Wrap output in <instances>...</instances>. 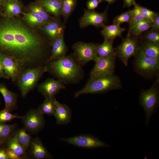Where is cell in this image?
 Wrapping results in <instances>:
<instances>
[{
  "instance_id": "obj_40",
  "label": "cell",
  "mask_w": 159,
  "mask_h": 159,
  "mask_svg": "<svg viewBox=\"0 0 159 159\" xmlns=\"http://www.w3.org/2000/svg\"><path fill=\"white\" fill-rule=\"evenodd\" d=\"M6 151L9 159H20L21 158L14 151L11 149L7 148L6 149Z\"/></svg>"
},
{
  "instance_id": "obj_1",
  "label": "cell",
  "mask_w": 159,
  "mask_h": 159,
  "mask_svg": "<svg viewBox=\"0 0 159 159\" xmlns=\"http://www.w3.org/2000/svg\"><path fill=\"white\" fill-rule=\"evenodd\" d=\"M44 45L43 40L20 21L6 19L0 22V53L26 64L42 57Z\"/></svg>"
},
{
  "instance_id": "obj_23",
  "label": "cell",
  "mask_w": 159,
  "mask_h": 159,
  "mask_svg": "<svg viewBox=\"0 0 159 159\" xmlns=\"http://www.w3.org/2000/svg\"><path fill=\"white\" fill-rule=\"evenodd\" d=\"M113 41L104 39L101 44H98L97 52L98 57H116L115 48L113 46Z\"/></svg>"
},
{
  "instance_id": "obj_41",
  "label": "cell",
  "mask_w": 159,
  "mask_h": 159,
  "mask_svg": "<svg viewBox=\"0 0 159 159\" xmlns=\"http://www.w3.org/2000/svg\"><path fill=\"white\" fill-rule=\"evenodd\" d=\"M136 3L135 0H123V7H129Z\"/></svg>"
},
{
  "instance_id": "obj_39",
  "label": "cell",
  "mask_w": 159,
  "mask_h": 159,
  "mask_svg": "<svg viewBox=\"0 0 159 159\" xmlns=\"http://www.w3.org/2000/svg\"><path fill=\"white\" fill-rule=\"evenodd\" d=\"M151 28L156 31H159V14L158 13H155Z\"/></svg>"
},
{
  "instance_id": "obj_44",
  "label": "cell",
  "mask_w": 159,
  "mask_h": 159,
  "mask_svg": "<svg viewBox=\"0 0 159 159\" xmlns=\"http://www.w3.org/2000/svg\"><path fill=\"white\" fill-rule=\"evenodd\" d=\"M102 1H107L109 4H113L114 2H115L116 1V0H101Z\"/></svg>"
},
{
  "instance_id": "obj_20",
  "label": "cell",
  "mask_w": 159,
  "mask_h": 159,
  "mask_svg": "<svg viewBox=\"0 0 159 159\" xmlns=\"http://www.w3.org/2000/svg\"><path fill=\"white\" fill-rule=\"evenodd\" d=\"M64 26L56 21L47 22L44 25L43 29L47 35L54 40L58 37L64 35Z\"/></svg>"
},
{
  "instance_id": "obj_10",
  "label": "cell",
  "mask_w": 159,
  "mask_h": 159,
  "mask_svg": "<svg viewBox=\"0 0 159 159\" xmlns=\"http://www.w3.org/2000/svg\"><path fill=\"white\" fill-rule=\"evenodd\" d=\"M108 5L103 12L99 13L94 10L85 9L83 15L79 20L80 27L83 28L90 25H92L96 28L102 27L108 22L107 10Z\"/></svg>"
},
{
  "instance_id": "obj_8",
  "label": "cell",
  "mask_w": 159,
  "mask_h": 159,
  "mask_svg": "<svg viewBox=\"0 0 159 159\" xmlns=\"http://www.w3.org/2000/svg\"><path fill=\"white\" fill-rule=\"evenodd\" d=\"M98 44L78 42L73 45L74 57L81 66L90 61L96 60L98 57L97 49Z\"/></svg>"
},
{
  "instance_id": "obj_29",
  "label": "cell",
  "mask_w": 159,
  "mask_h": 159,
  "mask_svg": "<svg viewBox=\"0 0 159 159\" xmlns=\"http://www.w3.org/2000/svg\"><path fill=\"white\" fill-rule=\"evenodd\" d=\"M17 139L24 149L26 150L29 148L31 138L27 132L26 129L21 128L15 132Z\"/></svg>"
},
{
  "instance_id": "obj_9",
  "label": "cell",
  "mask_w": 159,
  "mask_h": 159,
  "mask_svg": "<svg viewBox=\"0 0 159 159\" xmlns=\"http://www.w3.org/2000/svg\"><path fill=\"white\" fill-rule=\"evenodd\" d=\"M0 61L5 74L14 82L17 80L25 64L21 60L1 53Z\"/></svg>"
},
{
  "instance_id": "obj_31",
  "label": "cell",
  "mask_w": 159,
  "mask_h": 159,
  "mask_svg": "<svg viewBox=\"0 0 159 159\" xmlns=\"http://www.w3.org/2000/svg\"><path fill=\"white\" fill-rule=\"evenodd\" d=\"M24 17L31 26L44 25L47 22L37 14L33 12L24 14Z\"/></svg>"
},
{
  "instance_id": "obj_7",
  "label": "cell",
  "mask_w": 159,
  "mask_h": 159,
  "mask_svg": "<svg viewBox=\"0 0 159 159\" xmlns=\"http://www.w3.org/2000/svg\"><path fill=\"white\" fill-rule=\"evenodd\" d=\"M135 57L134 67L139 73L142 75L150 76L158 72L159 58L147 56L140 49Z\"/></svg>"
},
{
  "instance_id": "obj_27",
  "label": "cell",
  "mask_w": 159,
  "mask_h": 159,
  "mask_svg": "<svg viewBox=\"0 0 159 159\" xmlns=\"http://www.w3.org/2000/svg\"><path fill=\"white\" fill-rule=\"evenodd\" d=\"M6 143L8 148L13 150L21 158L26 157L25 150L18 142L15 132Z\"/></svg>"
},
{
  "instance_id": "obj_4",
  "label": "cell",
  "mask_w": 159,
  "mask_h": 159,
  "mask_svg": "<svg viewBox=\"0 0 159 159\" xmlns=\"http://www.w3.org/2000/svg\"><path fill=\"white\" fill-rule=\"evenodd\" d=\"M47 72L46 66L29 68L22 71L17 80L23 97H25L33 89L44 73Z\"/></svg>"
},
{
  "instance_id": "obj_13",
  "label": "cell",
  "mask_w": 159,
  "mask_h": 159,
  "mask_svg": "<svg viewBox=\"0 0 159 159\" xmlns=\"http://www.w3.org/2000/svg\"><path fill=\"white\" fill-rule=\"evenodd\" d=\"M43 115L38 109L29 111L21 118L25 129L32 132L39 131L45 123Z\"/></svg>"
},
{
  "instance_id": "obj_43",
  "label": "cell",
  "mask_w": 159,
  "mask_h": 159,
  "mask_svg": "<svg viewBox=\"0 0 159 159\" xmlns=\"http://www.w3.org/2000/svg\"><path fill=\"white\" fill-rule=\"evenodd\" d=\"M1 78L9 79L5 74L0 61V79Z\"/></svg>"
},
{
  "instance_id": "obj_18",
  "label": "cell",
  "mask_w": 159,
  "mask_h": 159,
  "mask_svg": "<svg viewBox=\"0 0 159 159\" xmlns=\"http://www.w3.org/2000/svg\"><path fill=\"white\" fill-rule=\"evenodd\" d=\"M0 92L4 97L5 103V107L3 110L11 112L17 107L16 95L1 83H0Z\"/></svg>"
},
{
  "instance_id": "obj_30",
  "label": "cell",
  "mask_w": 159,
  "mask_h": 159,
  "mask_svg": "<svg viewBox=\"0 0 159 159\" xmlns=\"http://www.w3.org/2000/svg\"><path fill=\"white\" fill-rule=\"evenodd\" d=\"M61 15L65 20L71 14L74 10L77 4V0H61Z\"/></svg>"
},
{
  "instance_id": "obj_34",
  "label": "cell",
  "mask_w": 159,
  "mask_h": 159,
  "mask_svg": "<svg viewBox=\"0 0 159 159\" xmlns=\"http://www.w3.org/2000/svg\"><path fill=\"white\" fill-rule=\"evenodd\" d=\"M29 8L31 11L37 14L44 21L47 22L49 21L50 18L48 12L40 5L34 4L32 5Z\"/></svg>"
},
{
  "instance_id": "obj_42",
  "label": "cell",
  "mask_w": 159,
  "mask_h": 159,
  "mask_svg": "<svg viewBox=\"0 0 159 159\" xmlns=\"http://www.w3.org/2000/svg\"><path fill=\"white\" fill-rule=\"evenodd\" d=\"M0 159H9L6 153V149L3 148H0Z\"/></svg>"
},
{
  "instance_id": "obj_15",
  "label": "cell",
  "mask_w": 159,
  "mask_h": 159,
  "mask_svg": "<svg viewBox=\"0 0 159 159\" xmlns=\"http://www.w3.org/2000/svg\"><path fill=\"white\" fill-rule=\"evenodd\" d=\"M55 104V112L54 115L56 123L58 125H65L69 123L71 120V110L66 104L58 102L54 98Z\"/></svg>"
},
{
  "instance_id": "obj_28",
  "label": "cell",
  "mask_w": 159,
  "mask_h": 159,
  "mask_svg": "<svg viewBox=\"0 0 159 159\" xmlns=\"http://www.w3.org/2000/svg\"><path fill=\"white\" fill-rule=\"evenodd\" d=\"M4 7L6 14L9 17L19 14L21 11V6L16 0H8L4 3Z\"/></svg>"
},
{
  "instance_id": "obj_45",
  "label": "cell",
  "mask_w": 159,
  "mask_h": 159,
  "mask_svg": "<svg viewBox=\"0 0 159 159\" xmlns=\"http://www.w3.org/2000/svg\"><path fill=\"white\" fill-rule=\"evenodd\" d=\"M4 1V0H0V4H2Z\"/></svg>"
},
{
  "instance_id": "obj_47",
  "label": "cell",
  "mask_w": 159,
  "mask_h": 159,
  "mask_svg": "<svg viewBox=\"0 0 159 159\" xmlns=\"http://www.w3.org/2000/svg\"></svg>"
},
{
  "instance_id": "obj_33",
  "label": "cell",
  "mask_w": 159,
  "mask_h": 159,
  "mask_svg": "<svg viewBox=\"0 0 159 159\" xmlns=\"http://www.w3.org/2000/svg\"><path fill=\"white\" fill-rule=\"evenodd\" d=\"M140 5L136 3L133 5V9L131 10V19L128 23L129 27L145 19Z\"/></svg>"
},
{
  "instance_id": "obj_22",
  "label": "cell",
  "mask_w": 159,
  "mask_h": 159,
  "mask_svg": "<svg viewBox=\"0 0 159 159\" xmlns=\"http://www.w3.org/2000/svg\"><path fill=\"white\" fill-rule=\"evenodd\" d=\"M152 27V23L145 19L138 22L129 27L128 33L134 37L139 38L144 32Z\"/></svg>"
},
{
  "instance_id": "obj_19",
  "label": "cell",
  "mask_w": 159,
  "mask_h": 159,
  "mask_svg": "<svg viewBox=\"0 0 159 159\" xmlns=\"http://www.w3.org/2000/svg\"><path fill=\"white\" fill-rule=\"evenodd\" d=\"M101 31V34L103 37L104 39L114 40L117 37L122 39V34L126 29L121 27L120 25L113 23L109 25H104Z\"/></svg>"
},
{
  "instance_id": "obj_17",
  "label": "cell",
  "mask_w": 159,
  "mask_h": 159,
  "mask_svg": "<svg viewBox=\"0 0 159 159\" xmlns=\"http://www.w3.org/2000/svg\"><path fill=\"white\" fill-rule=\"evenodd\" d=\"M67 51V47L63 35L53 41L52 54L49 61L57 59L64 57Z\"/></svg>"
},
{
  "instance_id": "obj_26",
  "label": "cell",
  "mask_w": 159,
  "mask_h": 159,
  "mask_svg": "<svg viewBox=\"0 0 159 159\" xmlns=\"http://www.w3.org/2000/svg\"><path fill=\"white\" fill-rule=\"evenodd\" d=\"M54 98V97H45L44 100L37 109L43 115H54L55 109Z\"/></svg>"
},
{
  "instance_id": "obj_24",
  "label": "cell",
  "mask_w": 159,
  "mask_h": 159,
  "mask_svg": "<svg viewBox=\"0 0 159 159\" xmlns=\"http://www.w3.org/2000/svg\"><path fill=\"white\" fill-rule=\"evenodd\" d=\"M140 49L147 56L159 58V44L141 40Z\"/></svg>"
},
{
  "instance_id": "obj_14",
  "label": "cell",
  "mask_w": 159,
  "mask_h": 159,
  "mask_svg": "<svg viewBox=\"0 0 159 159\" xmlns=\"http://www.w3.org/2000/svg\"><path fill=\"white\" fill-rule=\"evenodd\" d=\"M62 83L59 80L49 78L38 85V90L45 97H54L61 90L66 88Z\"/></svg>"
},
{
  "instance_id": "obj_12",
  "label": "cell",
  "mask_w": 159,
  "mask_h": 159,
  "mask_svg": "<svg viewBox=\"0 0 159 159\" xmlns=\"http://www.w3.org/2000/svg\"><path fill=\"white\" fill-rule=\"evenodd\" d=\"M116 58V57H98L95 61V66L90 73V78L113 74Z\"/></svg>"
},
{
  "instance_id": "obj_32",
  "label": "cell",
  "mask_w": 159,
  "mask_h": 159,
  "mask_svg": "<svg viewBox=\"0 0 159 159\" xmlns=\"http://www.w3.org/2000/svg\"><path fill=\"white\" fill-rule=\"evenodd\" d=\"M140 37L141 40L159 44V31L151 28L144 32Z\"/></svg>"
},
{
  "instance_id": "obj_36",
  "label": "cell",
  "mask_w": 159,
  "mask_h": 159,
  "mask_svg": "<svg viewBox=\"0 0 159 159\" xmlns=\"http://www.w3.org/2000/svg\"><path fill=\"white\" fill-rule=\"evenodd\" d=\"M22 116L11 114L10 112L4 110L0 111V122L5 123L15 118H22Z\"/></svg>"
},
{
  "instance_id": "obj_16",
  "label": "cell",
  "mask_w": 159,
  "mask_h": 159,
  "mask_svg": "<svg viewBox=\"0 0 159 159\" xmlns=\"http://www.w3.org/2000/svg\"><path fill=\"white\" fill-rule=\"evenodd\" d=\"M29 147L30 154L34 158L43 159L50 156L48 150L37 137L31 139Z\"/></svg>"
},
{
  "instance_id": "obj_25",
  "label": "cell",
  "mask_w": 159,
  "mask_h": 159,
  "mask_svg": "<svg viewBox=\"0 0 159 159\" xmlns=\"http://www.w3.org/2000/svg\"><path fill=\"white\" fill-rule=\"evenodd\" d=\"M16 127V124H6L0 122V143L1 145L6 143L13 135Z\"/></svg>"
},
{
  "instance_id": "obj_38",
  "label": "cell",
  "mask_w": 159,
  "mask_h": 159,
  "mask_svg": "<svg viewBox=\"0 0 159 159\" xmlns=\"http://www.w3.org/2000/svg\"><path fill=\"white\" fill-rule=\"evenodd\" d=\"M101 2V0H88L86 4L87 10H94Z\"/></svg>"
},
{
  "instance_id": "obj_11",
  "label": "cell",
  "mask_w": 159,
  "mask_h": 159,
  "mask_svg": "<svg viewBox=\"0 0 159 159\" xmlns=\"http://www.w3.org/2000/svg\"><path fill=\"white\" fill-rule=\"evenodd\" d=\"M60 140L68 143L80 147L93 148L109 146L107 143L92 135H81Z\"/></svg>"
},
{
  "instance_id": "obj_5",
  "label": "cell",
  "mask_w": 159,
  "mask_h": 159,
  "mask_svg": "<svg viewBox=\"0 0 159 159\" xmlns=\"http://www.w3.org/2000/svg\"><path fill=\"white\" fill-rule=\"evenodd\" d=\"M156 84H154L148 90H142L140 95V104L145 110V124L147 126L151 116L156 112L159 107V90Z\"/></svg>"
},
{
  "instance_id": "obj_37",
  "label": "cell",
  "mask_w": 159,
  "mask_h": 159,
  "mask_svg": "<svg viewBox=\"0 0 159 159\" xmlns=\"http://www.w3.org/2000/svg\"><path fill=\"white\" fill-rule=\"evenodd\" d=\"M140 6L145 19L152 23L155 12L147 7L140 5Z\"/></svg>"
},
{
  "instance_id": "obj_35",
  "label": "cell",
  "mask_w": 159,
  "mask_h": 159,
  "mask_svg": "<svg viewBox=\"0 0 159 159\" xmlns=\"http://www.w3.org/2000/svg\"><path fill=\"white\" fill-rule=\"evenodd\" d=\"M131 16V10L126 11L116 16L113 20V23L119 25L124 23L130 22Z\"/></svg>"
},
{
  "instance_id": "obj_6",
  "label": "cell",
  "mask_w": 159,
  "mask_h": 159,
  "mask_svg": "<svg viewBox=\"0 0 159 159\" xmlns=\"http://www.w3.org/2000/svg\"><path fill=\"white\" fill-rule=\"evenodd\" d=\"M140 49L139 38L133 37L128 33L125 38L122 39V42L115 49L117 57L127 66L129 59L135 57Z\"/></svg>"
},
{
  "instance_id": "obj_21",
  "label": "cell",
  "mask_w": 159,
  "mask_h": 159,
  "mask_svg": "<svg viewBox=\"0 0 159 159\" xmlns=\"http://www.w3.org/2000/svg\"><path fill=\"white\" fill-rule=\"evenodd\" d=\"M39 2L48 12L55 16L61 15V0H39Z\"/></svg>"
},
{
  "instance_id": "obj_3",
  "label": "cell",
  "mask_w": 159,
  "mask_h": 159,
  "mask_svg": "<svg viewBox=\"0 0 159 159\" xmlns=\"http://www.w3.org/2000/svg\"><path fill=\"white\" fill-rule=\"evenodd\" d=\"M121 82L118 77L113 74L90 78L85 86L76 92L74 97L87 94L102 93L120 88Z\"/></svg>"
},
{
  "instance_id": "obj_2",
  "label": "cell",
  "mask_w": 159,
  "mask_h": 159,
  "mask_svg": "<svg viewBox=\"0 0 159 159\" xmlns=\"http://www.w3.org/2000/svg\"><path fill=\"white\" fill-rule=\"evenodd\" d=\"M49 61L46 65L47 71L62 82L75 83L82 78L83 73L81 66L75 58L71 56H65Z\"/></svg>"
},
{
  "instance_id": "obj_46",
  "label": "cell",
  "mask_w": 159,
  "mask_h": 159,
  "mask_svg": "<svg viewBox=\"0 0 159 159\" xmlns=\"http://www.w3.org/2000/svg\"><path fill=\"white\" fill-rule=\"evenodd\" d=\"M2 145H1V144H0V147H1V146Z\"/></svg>"
}]
</instances>
